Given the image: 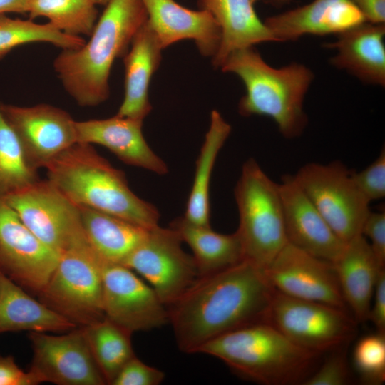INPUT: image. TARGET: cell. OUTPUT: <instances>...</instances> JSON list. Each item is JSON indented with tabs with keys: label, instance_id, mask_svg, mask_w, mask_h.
<instances>
[{
	"label": "cell",
	"instance_id": "1",
	"mask_svg": "<svg viewBox=\"0 0 385 385\" xmlns=\"http://www.w3.org/2000/svg\"><path fill=\"white\" fill-rule=\"evenodd\" d=\"M275 292L265 270L245 260L199 277L168 307L178 348L197 353L222 334L266 322Z\"/></svg>",
	"mask_w": 385,
	"mask_h": 385
},
{
	"label": "cell",
	"instance_id": "2",
	"mask_svg": "<svg viewBox=\"0 0 385 385\" xmlns=\"http://www.w3.org/2000/svg\"><path fill=\"white\" fill-rule=\"evenodd\" d=\"M105 6L88 41L78 48L62 50L53 60L65 91L82 107H94L108 98L113 62L125 56L148 20L140 0H109Z\"/></svg>",
	"mask_w": 385,
	"mask_h": 385
},
{
	"label": "cell",
	"instance_id": "3",
	"mask_svg": "<svg viewBox=\"0 0 385 385\" xmlns=\"http://www.w3.org/2000/svg\"><path fill=\"white\" fill-rule=\"evenodd\" d=\"M47 179L77 206H86L151 229L160 214L130 188L124 173L91 144L76 143L44 168Z\"/></svg>",
	"mask_w": 385,
	"mask_h": 385
},
{
	"label": "cell",
	"instance_id": "4",
	"mask_svg": "<svg viewBox=\"0 0 385 385\" xmlns=\"http://www.w3.org/2000/svg\"><path fill=\"white\" fill-rule=\"evenodd\" d=\"M197 353L216 357L239 375L266 385L302 384L321 354L294 343L268 322L222 334Z\"/></svg>",
	"mask_w": 385,
	"mask_h": 385
},
{
	"label": "cell",
	"instance_id": "5",
	"mask_svg": "<svg viewBox=\"0 0 385 385\" xmlns=\"http://www.w3.org/2000/svg\"><path fill=\"white\" fill-rule=\"evenodd\" d=\"M220 68L237 75L245 86L246 93L238 104L242 115L271 118L287 138L302 133L307 123L304 99L314 78L308 67L292 63L273 68L249 46L232 51Z\"/></svg>",
	"mask_w": 385,
	"mask_h": 385
},
{
	"label": "cell",
	"instance_id": "6",
	"mask_svg": "<svg viewBox=\"0 0 385 385\" xmlns=\"http://www.w3.org/2000/svg\"><path fill=\"white\" fill-rule=\"evenodd\" d=\"M244 260L267 269L287 243L278 183L254 158L242 165L234 190Z\"/></svg>",
	"mask_w": 385,
	"mask_h": 385
},
{
	"label": "cell",
	"instance_id": "7",
	"mask_svg": "<svg viewBox=\"0 0 385 385\" xmlns=\"http://www.w3.org/2000/svg\"><path fill=\"white\" fill-rule=\"evenodd\" d=\"M39 300L77 327L104 316L102 260L83 232L59 254Z\"/></svg>",
	"mask_w": 385,
	"mask_h": 385
},
{
	"label": "cell",
	"instance_id": "8",
	"mask_svg": "<svg viewBox=\"0 0 385 385\" xmlns=\"http://www.w3.org/2000/svg\"><path fill=\"white\" fill-rule=\"evenodd\" d=\"M339 160L309 163L294 178L335 234L345 243L361 234L369 202Z\"/></svg>",
	"mask_w": 385,
	"mask_h": 385
},
{
	"label": "cell",
	"instance_id": "9",
	"mask_svg": "<svg viewBox=\"0 0 385 385\" xmlns=\"http://www.w3.org/2000/svg\"><path fill=\"white\" fill-rule=\"evenodd\" d=\"M266 322L298 345L322 353L350 340L356 321L346 310L292 297L276 290Z\"/></svg>",
	"mask_w": 385,
	"mask_h": 385
},
{
	"label": "cell",
	"instance_id": "10",
	"mask_svg": "<svg viewBox=\"0 0 385 385\" xmlns=\"http://www.w3.org/2000/svg\"><path fill=\"white\" fill-rule=\"evenodd\" d=\"M183 242L173 228L157 225L123 264L147 281L167 307L199 277L193 256L184 251Z\"/></svg>",
	"mask_w": 385,
	"mask_h": 385
},
{
	"label": "cell",
	"instance_id": "11",
	"mask_svg": "<svg viewBox=\"0 0 385 385\" xmlns=\"http://www.w3.org/2000/svg\"><path fill=\"white\" fill-rule=\"evenodd\" d=\"M24 225L58 254L83 232L78 207L48 179L4 198Z\"/></svg>",
	"mask_w": 385,
	"mask_h": 385
},
{
	"label": "cell",
	"instance_id": "12",
	"mask_svg": "<svg viewBox=\"0 0 385 385\" xmlns=\"http://www.w3.org/2000/svg\"><path fill=\"white\" fill-rule=\"evenodd\" d=\"M105 317L130 333L169 322L168 307L153 287L129 267L102 260Z\"/></svg>",
	"mask_w": 385,
	"mask_h": 385
},
{
	"label": "cell",
	"instance_id": "13",
	"mask_svg": "<svg viewBox=\"0 0 385 385\" xmlns=\"http://www.w3.org/2000/svg\"><path fill=\"white\" fill-rule=\"evenodd\" d=\"M59 254L41 241L0 198V272L36 294L46 284Z\"/></svg>",
	"mask_w": 385,
	"mask_h": 385
},
{
	"label": "cell",
	"instance_id": "14",
	"mask_svg": "<svg viewBox=\"0 0 385 385\" xmlns=\"http://www.w3.org/2000/svg\"><path fill=\"white\" fill-rule=\"evenodd\" d=\"M33 358L30 370L41 383L103 385L106 382L78 327L62 335L30 332Z\"/></svg>",
	"mask_w": 385,
	"mask_h": 385
},
{
	"label": "cell",
	"instance_id": "15",
	"mask_svg": "<svg viewBox=\"0 0 385 385\" xmlns=\"http://www.w3.org/2000/svg\"><path fill=\"white\" fill-rule=\"evenodd\" d=\"M1 108L28 163L36 170L77 143L76 121L61 108L47 103L21 106L4 103Z\"/></svg>",
	"mask_w": 385,
	"mask_h": 385
},
{
	"label": "cell",
	"instance_id": "16",
	"mask_svg": "<svg viewBox=\"0 0 385 385\" xmlns=\"http://www.w3.org/2000/svg\"><path fill=\"white\" fill-rule=\"evenodd\" d=\"M265 272L277 292L347 311L333 264L288 242Z\"/></svg>",
	"mask_w": 385,
	"mask_h": 385
},
{
	"label": "cell",
	"instance_id": "17",
	"mask_svg": "<svg viewBox=\"0 0 385 385\" xmlns=\"http://www.w3.org/2000/svg\"><path fill=\"white\" fill-rule=\"evenodd\" d=\"M278 186L287 242L333 263L346 243L332 230L293 175H283Z\"/></svg>",
	"mask_w": 385,
	"mask_h": 385
},
{
	"label": "cell",
	"instance_id": "18",
	"mask_svg": "<svg viewBox=\"0 0 385 385\" xmlns=\"http://www.w3.org/2000/svg\"><path fill=\"white\" fill-rule=\"evenodd\" d=\"M143 121L115 115L76 121L77 143L101 145L127 165L165 175L166 163L150 147L142 130Z\"/></svg>",
	"mask_w": 385,
	"mask_h": 385
},
{
	"label": "cell",
	"instance_id": "19",
	"mask_svg": "<svg viewBox=\"0 0 385 385\" xmlns=\"http://www.w3.org/2000/svg\"><path fill=\"white\" fill-rule=\"evenodd\" d=\"M140 1L163 49L180 40L192 39L202 56L213 57L217 53L221 29L210 12L185 8L175 0Z\"/></svg>",
	"mask_w": 385,
	"mask_h": 385
},
{
	"label": "cell",
	"instance_id": "20",
	"mask_svg": "<svg viewBox=\"0 0 385 385\" xmlns=\"http://www.w3.org/2000/svg\"><path fill=\"white\" fill-rule=\"evenodd\" d=\"M366 22L350 0H314L301 7L267 18L264 24L276 41H294L304 34H339Z\"/></svg>",
	"mask_w": 385,
	"mask_h": 385
},
{
	"label": "cell",
	"instance_id": "21",
	"mask_svg": "<svg viewBox=\"0 0 385 385\" xmlns=\"http://www.w3.org/2000/svg\"><path fill=\"white\" fill-rule=\"evenodd\" d=\"M324 47L337 51L331 63L364 83L385 85L384 24L364 22L337 34Z\"/></svg>",
	"mask_w": 385,
	"mask_h": 385
},
{
	"label": "cell",
	"instance_id": "22",
	"mask_svg": "<svg viewBox=\"0 0 385 385\" xmlns=\"http://www.w3.org/2000/svg\"><path fill=\"white\" fill-rule=\"evenodd\" d=\"M160 43L147 21L133 38L123 57L125 67L124 98L116 115L143 121L152 110L148 88L161 61Z\"/></svg>",
	"mask_w": 385,
	"mask_h": 385
},
{
	"label": "cell",
	"instance_id": "23",
	"mask_svg": "<svg viewBox=\"0 0 385 385\" xmlns=\"http://www.w3.org/2000/svg\"><path fill=\"white\" fill-rule=\"evenodd\" d=\"M332 264L347 308L356 322L367 320L377 277L384 269L367 239L361 234L347 242Z\"/></svg>",
	"mask_w": 385,
	"mask_h": 385
},
{
	"label": "cell",
	"instance_id": "24",
	"mask_svg": "<svg viewBox=\"0 0 385 385\" xmlns=\"http://www.w3.org/2000/svg\"><path fill=\"white\" fill-rule=\"evenodd\" d=\"M197 5L212 14L221 29L220 47L212 57L215 68L236 49L276 41L257 16L252 0H197Z\"/></svg>",
	"mask_w": 385,
	"mask_h": 385
},
{
	"label": "cell",
	"instance_id": "25",
	"mask_svg": "<svg viewBox=\"0 0 385 385\" xmlns=\"http://www.w3.org/2000/svg\"><path fill=\"white\" fill-rule=\"evenodd\" d=\"M76 327L0 272V333L58 332Z\"/></svg>",
	"mask_w": 385,
	"mask_h": 385
},
{
	"label": "cell",
	"instance_id": "26",
	"mask_svg": "<svg viewBox=\"0 0 385 385\" xmlns=\"http://www.w3.org/2000/svg\"><path fill=\"white\" fill-rule=\"evenodd\" d=\"M78 207L86 237L94 251L105 262L123 265L150 230L88 207Z\"/></svg>",
	"mask_w": 385,
	"mask_h": 385
},
{
	"label": "cell",
	"instance_id": "27",
	"mask_svg": "<svg viewBox=\"0 0 385 385\" xmlns=\"http://www.w3.org/2000/svg\"><path fill=\"white\" fill-rule=\"evenodd\" d=\"M183 242L192 251L199 277L215 273L244 260L242 248L236 232L222 234L211 227L195 225L183 216L170 223Z\"/></svg>",
	"mask_w": 385,
	"mask_h": 385
},
{
	"label": "cell",
	"instance_id": "28",
	"mask_svg": "<svg viewBox=\"0 0 385 385\" xmlns=\"http://www.w3.org/2000/svg\"><path fill=\"white\" fill-rule=\"evenodd\" d=\"M231 132L230 125L217 111L211 112L209 129L200 148L184 217L189 222L210 226V187L219 152Z\"/></svg>",
	"mask_w": 385,
	"mask_h": 385
},
{
	"label": "cell",
	"instance_id": "29",
	"mask_svg": "<svg viewBox=\"0 0 385 385\" xmlns=\"http://www.w3.org/2000/svg\"><path fill=\"white\" fill-rule=\"evenodd\" d=\"M93 356L106 384H111L135 353L129 331L106 317L82 327Z\"/></svg>",
	"mask_w": 385,
	"mask_h": 385
},
{
	"label": "cell",
	"instance_id": "30",
	"mask_svg": "<svg viewBox=\"0 0 385 385\" xmlns=\"http://www.w3.org/2000/svg\"><path fill=\"white\" fill-rule=\"evenodd\" d=\"M33 20L43 16L62 32L74 36H90L98 21V10L90 0H30Z\"/></svg>",
	"mask_w": 385,
	"mask_h": 385
},
{
	"label": "cell",
	"instance_id": "31",
	"mask_svg": "<svg viewBox=\"0 0 385 385\" xmlns=\"http://www.w3.org/2000/svg\"><path fill=\"white\" fill-rule=\"evenodd\" d=\"M50 43L62 50L75 49L86 42L81 36L68 35L52 24L0 16V60L14 48L27 43Z\"/></svg>",
	"mask_w": 385,
	"mask_h": 385
},
{
	"label": "cell",
	"instance_id": "32",
	"mask_svg": "<svg viewBox=\"0 0 385 385\" xmlns=\"http://www.w3.org/2000/svg\"><path fill=\"white\" fill-rule=\"evenodd\" d=\"M0 101V198L28 186L40 179L27 161L21 145L4 118Z\"/></svg>",
	"mask_w": 385,
	"mask_h": 385
},
{
	"label": "cell",
	"instance_id": "33",
	"mask_svg": "<svg viewBox=\"0 0 385 385\" xmlns=\"http://www.w3.org/2000/svg\"><path fill=\"white\" fill-rule=\"evenodd\" d=\"M353 361L364 383L383 384L385 381V333L376 332L361 338L355 345Z\"/></svg>",
	"mask_w": 385,
	"mask_h": 385
},
{
	"label": "cell",
	"instance_id": "34",
	"mask_svg": "<svg viewBox=\"0 0 385 385\" xmlns=\"http://www.w3.org/2000/svg\"><path fill=\"white\" fill-rule=\"evenodd\" d=\"M356 187L370 203L385 197V150L383 148L379 156L360 172L351 173Z\"/></svg>",
	"mask_w": 385,
	"mask_h": 385
},
{
	"label": "cell",
	"instance_id": "35",
	"mask_svg": "<svg viewBox=\"0 0 385 385\" xmlns=\"http://www.w3.org/2000/svg\"><path fill=\"white\" fill-rule=\"evenodd\" d=\"M165 378L160 369L150 366L135 356L119 371L111 385H158Z\"/></svg>",
	"mask_w": 385,
	"mask_h": 385
},
{
	"label": "cell",
	"instance_id": "36",
	"mask_svg": "<svg viewBox=\"0 0 385 385\" xmlns=\"http://www.w3.org/2000/svg\"><path fill=\"white\" fill-rule=\"evenodd\" d=\"M350 381V374L342 354L330 356L318 370L304 381V385H344Z\"/></svg>",
	"mask_w": 385,
	"mask_h": 385
},
{
	"label": "cell",
	"instance_id": "37",
	"mask_svg": "<svg viewBox=\"0 0 385 385\" xmlns=\"http://www.w3.org/2000/svg\"><path fill=\"white\" fill-rule=\"evenodd\" d=\"M361 235L369 238L370 247L381 266L385 265V212L370 210L361 228Z\"/></svg>",
	"mask_w": 385,
	"mask_h": 385
},
{
	"label": "cell",
	"instance_id": "38",
	"mask_svg": "<svg viewBox=\"0 0 385 385\" xmlns=\"http://www.w3.org/2000/svg\"><path fill=\"white\" fill-rule=\"evenodd\" d=\"M41 384L30 369L24 371L11 356H0V385H36Z\"/></svg>",
	"mask_w": 385,
	"mask_h": 385
},
{
	"label": "cell",
	"instance_id": "39",
	"mask_svg": "<svg viewBox=\"0 0 385 385\" xmlns=\"http://www.w3.org/2000/svg\"><path fill=\"white\" fill-rule=\"evenodd\" d=\"M368 319L377 332L385 333V269L378 274Z\"/></svg>",
	"mask_w": 385,
	"mask_h": 385
},
{
	"label": "cell",
	"instance_id": "40",
	"mask_svg": "<svg viewBox=\"0 0 385 385\" xmlns=\"http://www.w3.org/2000/svg\"><path fill=\"white\" fill-rule=\"evenodd\" d=\"M359 10L366 22L384 24L385 0H350Z\"/></svg>",
	"mask_w": 385,
	"mask_h": 385
},
{
	"label": "cell",
	"instance_id": "41",
	"mask_svg": "<svg viewBox=\"0 0 385 385\" xmlns=\"http://www.w3.org/2000/svg\"><path fill=\"white\" fill-rule=\"evenodd\" d=\"M30 0H0V16L8 13L28 14Z\"/></svg>",
	"mask_w": 385,
	"mask_h": 385
},
{
	"label": "cell",
	"instance_id": "42",
	"mask_svg": "<svg viewBox=\"0 0 385 385\" xmlns=\"http://www.w3.org/2000/svg\"><path fill=\"white\" fill-rule=\"evenodd\" d=\"M291 0H266V3L275 8H280L289 4Z\"/></svg>",
	"mask_w": 385,
	"mask_h": 385
},
{
	"label": "cell",
	"instance_id": "43",
	"mask_svg": "<svg viewBox=\"0 0 385 385\" xmlns=\"http://www.w3.org/2000/svg\"><path fill=\"white\" fill-rule=\"evenodd\" d=\"M95 5H102L106 6L109 0H90Z\"/></svg>",
	"mask_w": 385,
	"mask_h": 385
}]
</instances>
